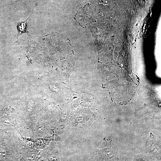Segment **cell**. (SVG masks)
<instances>
[{
    "mask_svg": "<svg viewBox=\"0 0 161 161\" xmlns=\"http://www.w3.org/2000/svg\"><path fill=\"white\" fill-rule=\"evenodd\" d=\"M32 13H31L30 16L26 20L23 22H21L18 23L17 25V28L18 30V34L17 36V40H18L19 36L21 34L24 33H26L29 35V32L27 29V21L30 17Z\"/></svg>",
    "mask_w": 161,
    "mask_h": 161,
    "instance_id": "obj_1",
    "label": "cell"
},
{
    "mask_svg": "<svg viewBox=\"0 0 161 161\" xmlns=\"http://www.w3.org/2000/svg\"><path fill=\"white\" fill-rule=\"evenodd\" d=\"M0 1H1V0H0Z\"/></svg>",
    "mask_w": 161,
    "mask_h": 161,
    "instance_id": "obj_2",
    "label": "cell"
}]
</instances>
